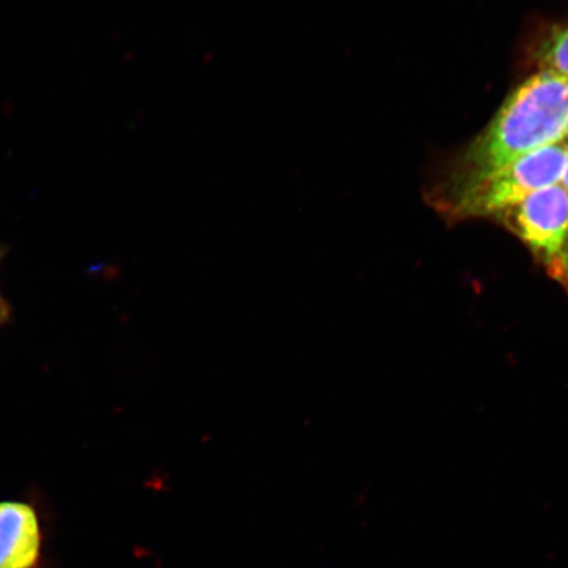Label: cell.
Returning a JSON list of instances; mask_svg holds the SVG:
<instances>
[{
    "mask_svg": "<svg viewBox=\"0 0 568 568\" xmlns=\"http://www.w3.org/2000/svg\"><path fill=\"white\" fill-rule=\"evenodd\" d=\"M568 78L539 71L524 81L471 141L446 189L477 181L523 155L565 140Z\"/></svg>",
    "mask_w": 568,
    "mask_h": 568,
    "instance_id": "obj_1",
    "label": "cell"
},
{
    "mask_svg": "<svg viewBox=\"0 0 568 568\" xmlns=\"http://www.w3.org/2000/svg\"><path fill=\"white\" fill-rule=\"evenodd\" d=\"M568 144H556L535 152L495 170L477 181L446 189L439 199L442 210L454 220L496 217L536 191L560 182Z\"/></svg>",
    "mask_w": 568,
    "mask_h": 568,
    "instance_id": "obj_2",
    "label": "cell"
},
{
    "mask_svg": "<svg viewBox=\"0 0 568 568\" xmlns=\"http://www.w3.org/2000/svg\"><path fill=\"white\" fill-rule=\"evenodd\" d=\"M521 241L546 274L568 293V193L560 184L536 191L495 217Z\"/></svg>",
    "mask_w": 568,
    "mask_h": 568,
    "instance_id": "obj_3",
    "label": "cell"
},
{
    "mask_svg": "<svg viewBox=\"0 0 568 568\" xmlns=\"http://www.w3.org/2000/svg\"><path fill=\"white\" fill-rule=\"evenodd\" d=\"M52 525L38 500H0V568H54Z\"/></svg>",
    "mask_w": 568,
    "mask_h": 568,
    "instance_id": "obj_4",
    "label": "cell"
},
{
    "mask_svg": "<svg viewBox=\"0 0 568 568\" xmlns=\"http://www.w3.org/2000/svg\"><path fill=\"white\" fill-rule=\"evenodd\" d=\"M539 71L568 78V26L557 28L539 44L537 52Z\"/></svg>",
    "mask_w": 568,
    "mask_h": 568,
    "instance_id": "obj_5",
    "label": "cell"
},
{
    "mask_svg": "<svg viewBox=\"0 0 568 568\" xmlns=\"http://www.w3.org/2000/svg\"><path fill=\"white\" fill-rule=\"evenodd\" d=\"M10 315L9 305L6 304L3 297L0 296V324L6 322L7 317Z\"/></svg>",
    "mask_w": 568,
    "mask_h": 568,
    "instance_id": "obj_6",
    "label": "cell"
},
{
    "mask_svg": "<svg viewBox=\"0 0 568 568\" xmlns=\"http://www.w3.org/2000/svg\"><path fill=\"white\" fill-rule=\"evenodd\" d=\"M560 186H562L567 193H568V149H567V155H566V163L564 168L562 176H560Z\"/></svg>",
    "mask_w": 568,
    "mask_h": 568,
    "instance_id": "obj_7",
    "label": "cell"
},
{
    "mask_svg": "<svg viewBox=\"0 0 568 568\" xmlns=\"http://www.w3.org/2000/svg\"><path fill=\"white\" fill-rule=\"evenodd\" d=\"M565 141H566V142H567V144H568V128H567V132H566Z\"/></svg>",
    "mask_w": 568,
    "mask_h": 568,
    "instance_id": "obj_8",
    "label": "cell"
}]
</instances>
